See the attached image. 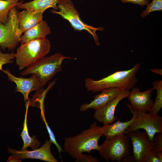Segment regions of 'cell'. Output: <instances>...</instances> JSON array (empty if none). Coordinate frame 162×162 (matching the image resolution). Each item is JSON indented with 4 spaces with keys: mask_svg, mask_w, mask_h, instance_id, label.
<instances>
[{
    "mask_svg": "<svg viewBox=\"0 0 162 162\" xmlns=\"http://www.w3.org/2000/svg\"><path fill=\"white\" fill-rule=\"evenodd\" d=\"M154 90H156L157 94L155 101L150 111L148 113L152 115H158L162 107V81L155 80L153 82Z\"/></svg>",
    "mask_w": 162,
    "mask_h": 162,
    "instance_id": "21",
    "label": "cell"
},
{
    "mask_svg": "<svg viewBox=\"0 0 162 162\" xmlns=\"http://www.w3.org/2000/svg\"><path fill=\"white\" fill-rule=\"evenodd\" d=\"M99 146V153L106 161L134 162L130 154L129 139L124 134L106 139Z\"/></svg>",
    "mask_w": 162,
    "mask_h": 162,
    "instance_id": "4",
    "label": "cell"
},
{
    "mask_svg": "<svg viewBox=\"0 0 162 162\" xmlns=\"http://www.w3.org/2000/svg\"><path fill=\"white\" fill-rule=\"evenodd\" d=\"M0 47V70H3L2 66L6 64L12 63L13 59L15 58L14 52L3 53L1 51Z\"/></svg>",
    "mask_w": 162,
    "mask_h": 162,
    "instance_id": "24",
    "label": "cell"
},
{
    "mask_svg": "<svg viewBox=\"0 0 162 162\" xmlns=\"http://www.w3.org/2000/svg\"><path fill=\"white\" fill-rule=\"evenodd\" d=\"M146 9L142 11L141 16L144 18L150 13L162 10V0H153L152 2L147 5Z\"/></svg>",
    "mask_w": 162,
    "mask_h": 162,
    "instance_id": "22",
    "label": "cell"
},
{
    "mask_svg": "<svg viewBox=\"0 0 162 162\" xmlns=\"http://www.w3.org/2000/svg\"><path fill=\"white\" fill-rule=\"evenodd\" d=\"M51 48L49 40L43 38L21 43L15 57L19 69L21 70L44 57Z\"/></svg>",
    "mask_w": 162,
    "mask_h": 162,
    "instance_id": "3",
    "label": "cell"
},
{
    "mask_svg": "<svg viewBox=\"0 0 162 162\" xmlns=\"http://www.w3.org/2000/svg\"><path fill=\"white\" fill-rule=\"evenodd\" d=\"M126 104L132 114V117L130 119L125 122H121L118 120L112 124H104L102 127L103 136H105L106 139H110L124 134L126 130L135 120L136 115V110L130 104L126 103Z\"/></svg>",
    "mask_w": 162,
    "mask_h": 162,
    "instance_id": "15",
    "label": "cell"
},
{
    "mask_svg": "<svg viewBox=\"0 0 162 162\" xmlns=\"http://www.w3.org/2000/svg\"><path fill=\"white\" fill-rule=\"evenodd\" d=\"M2 71L7 75L9 81L15 83V92H20L26 102L28 100V94L31 92L40 89L45 84L36 74H32L29 78H24L14 76L8 69Z\"/></svg>",
    "mask_w": 162,
    "mask_h": 162,
    "instance_id": "10",
    "label": "cell"
},
{
    "mask_svg": "<svg viewBox=\"0 0 162 162\" xmlns=\"http://www.w3.org/2000/svg\"><path fill=\"white\" fill-rule=\"evenodd\" d=\"M16 7L10 10L5 23L0 22V46L2 50H14L20 42L23 33L18 26Z\"/></svg>",
    "mask_w": 162,
    "mask_h": 162,
    "instance_id": "7",
    "label": "cell"
},
{
    "mask_svg": "<svg viewBox=\"0 0 162 162\" xmlns=\"http://www.w3.org/2000/svg\"><path fill=\"white\" fill-rule=\"evenodd\" d=\"M121 90L117 88H110L102 91V92L94 96L89 103L84 104L80 107L79 110L84 112L89 109L96 110L107 104L119 94Z\"/></svg>",
    "mask_w": 162,
    "mask_h": 162,
    "instance_id": "14",
    "label": "cell"
},
{
    "mask_svg": "<svg viewBox=\"0 0 162 162\" xmlns=\"http://www.w3.org/2000/svg\"><path fill=\"white\" fill-rule=\"evenodd\" d=\"M76 160V162H98L99 160L96 157L90 155L82 154Z\"/></svg>",
    "mask_w": 162,
    "mask_h": 162,
    "instance_id": "26",
    "label": "cell"
},
{
    "mask_svg": "<svg viewBox=\"0 0 162 162\" xmlns=\"http://www.w3.org/2000/svg\"><path fill=\"white\" fill-rule=\"evenodd\" d=\"M154 89L152 88L148 90L140 92L137 87L132 88L128 98L131 106L134 110L146 112L151 110L154 101L151 99L152 93Z\"/></svg>",
    "mask_w": 162,
    "mask_h": 162,
    "instance_id": "13",
    "label": "cell"
},
{
    "mask_svg": "<svg viewBox=\"0 0 162 162\" xmlns=\"http://www.w3.org/2000/svg\"><path fill=\"white\" fill-rule=\"evenodd\" d=\"M52 142L50 140L47 139L43 146L39 148H36L32 151L27 150L18 151L9 148V153L16 154L21 160L26 158L41 160L48 162H58L54 157L51 151Z\"/></svg>",
    "mask_w": 162,
    "mask_h": 162,
    "instance_id": "12",
    "label": "cell"
},
{
    "mask_svg": "<svg viewBox=\"0 0 162 162\" xmlns=\"http://www.w3.org/2000/svg\"><path fill=\"white\" fill-rule=\"evenodd\" d=\"M130 92L129 90H121L116 97L103 107L95 110L93 118L104 124L112 123L116 119L115 112L117 106L122 100L128 97Z\"/></svg>",
    "mask_w": 162,
    "mask_h": 162,
    "instance_id": "11",
    "label": "cell"
},
{
    "mask_svg": "<svg viewBox=\"0 0 162 162\" xmlns=\"http://www.w3.org/2000/svg\"><path fill=\"white\" fill-rule=\"evenodd\" d=\"M135 110L136 117L124 134H126L135 130L143 129L147 132L149 140L153 142L155 134L162 132V117L158 115H152Z\"/></svg>",
    "mask_w": 162,
    "mask_h": 162,
    "instance_id": "8",
    "label": "cell"
},
{
    "mask_svg": "<svg viewBox=\"0 0 162 162\" xmlns=\"http://www.w3.org/2000/svg\"><path fill=\"white\" fill-rule=\"evenodd\" d=\"M50 27L46 21L42 20L35 26L26 31L21 37V43L45 38L51 33Z\"/></svg>",
    "mask_w": 162,
    "mask_h": 162,
    "instance_id": "17",
    "label": "cell"
},
{
    "mask_svg": "<svg viewBox=\"0 0 162 162\" xmlns=\"http://www.w3.org/2000/svg\"><path fill=\"white\" fill-rule=\"evenodd\" d=\"M150 70L151 72L153 73L157 74L160 75H162V69H158L157 68H154V69H150Z\"/></svg>",
    "mask_w": 162,
    "mask_h": 162,
    "instance_id": "29",
    "label": "cell"
},
{
    "mask_svg": "<svg viewBox=\"0 0 162 162\" xmlns=\"http://www.w3.org/2000/svg\"><path fill=\"white\" fill-rule=\"evenodd\" d=\"M57 6L59 10H51L52 13L58 14L68 20L74 30L87 31L93 37L96 45L98 46L100 44L96 32L98 30L103 31V27L94 28L83 22L71 0H60Z\"/></svg>",
    "mask_w": 162,
    "mask_h": 162,
    "instance_id": "6",
    "label": "cell"
},
{
    "mask_svg": "<svg viewBox=\"0 0 162 162\" xmlns=\"http://www.w3.org/2000/svg\"><path fill=\"white\" fill-rule=\"evenodd\" d=\"M103 136L102 127L93 122L89 128L77 135L64 139L63 148L72 158L76 159L83 152L90 153L92 150L98 151V141Z\"/></svg>",
    "mask_w": 162,
    "mask_h": 162,
    "instance_id": "1",
    "label": "cell"
},
{
    "mask_svg": "<svg viewBox=\"0 0 162 162\" xmlns=\"http://www.w3.org/2000/svg\"><path fill=\"white\" fill-rule=\"evenodd\" d=\"M29 101L26 103V112L23 124V129L20 136L23 142V145L21 149L27 150L28 147H30L33 149L37 148L40 145V142L35 136L31 137L29 135L27 124V117Z\"/></svg>",
    "mask_w": 162,
    "mask_h": 162,
    "instance_id": "19",
    "label": "cell"
},
{
    "mask_svg": "<svg viewBox=\"0 0 162 162\" xmlns=\"http://www.w3.org/2000/svg\"><path fill=\"white\" fill-rule=\"evenodd\" d=\"M44 11L33 12L25 9L17 11L18 26L22 33L33 27L43 20Z\"/></svg>",
    "mask_w": 162,
    "mask_h": 162,
    "instance_id": "16",
    "label": "cell"
},
{
    "mask_svg": "<svg viewBox=\"0 0 162 162\" xmlns=\"http://www.w3.org/2000/svg\"><path fill=\"white\" fill-rule=\"evenodd\" d=\"M152 150L154 152L162 151V132L156 133L153 138Z\"/></svg>",
    "mask_w": 162,
    "mask_h": 162,
    "instance_id": "25",
    "label": "cell"
},
{
    "mask_svg": "<svg viewBox=\"0 0 162 162\" xmlns=\"http://www.w3.org/2000/svg\"><path fill=\"white\" fill-rule=\"evenodd\" d=\"M66 59L72 58L58 52L45 57L27 67L20 74L22 76L36 74L46 84L56 73L62 71V63Z\"/></svg>",
    "mask_w": 162,
    "mask_h": 162,
    "instance_id": "5",
    "label": "cell"
},
{
    "mask_svg": "<svg viewBox=\"0 0 162 162\" xmlns=\"http://www.w3.org/2000/svg\"><path fill=\"white\" fill-rule=\"evenodd\" d=\"M60 0H34L24 3H22L16 6L18 9H26L33 12L44 11L50 8L58 10L57 4Z\"/></svg>",
    "mask_w": 162,
    "mask_h": 162,
    "instance_id": "18",
    "label": "cell"
},
{
    "mask_svg": "<svg viewBox=\"0 0 162 162\" xmlns=\"http://www.w3.org/2000/svg\"><path fill=\"white\" fill-rule=\"evenodd\" d=\"M22 0H0V22L5 23L7 21L10 10L22 3Z\"/></svg>",
    "mask_w": 162,
    "mask_h": 162,
    "instance_id": "20",
    "label": "cell"
},
{
    "mask_svg": "<svg viewBox=\"0 0 162 162\" xmlns=\"http://www.w3.org/2000/svg\"><path fill=\"white\" fill-rule=\"evenodd\" d=\"M121 1L123 3H131L142 7L146 5L150 2V0H121Z\"/></svg>",
    "mask_w": 162,
    "mask_h": 162,
    "instance_id": "28",
    "label": "cell"
},
{
    "mask_svg": "<svg viewBox=\"0 0 162 162\" xmlns=\"http://www.w3.org/2000/svg\"><path fill=\"white\" fill-rule=\"evenodd\" d=\"M145 162H161L155 152L152 150L147 155Z\"/></svg>",
    "mask_w": 162,
    "mask_h": 162,
    "instance_id": "27",
    "label": "cell"
},
{
    "mask_svg": "<svg viewBox=\"0 0 162 162\" xmlns=\"http://www.w3.org/2000/svg\"><path fill=\"white\" fill-rule=\"evenodd\" d=\"M41 116L43 120V121L46 126V128L50 136V140L51 141L52 143L55 144L57 147L60 155V157L61 159H62L61 156V153L62 152H64V151L62 150L61 146L59 145L56 141L54 134L53 133L52 131L51 130L49 126H48V124H47V123L46 121L45 115L44 113V111L42 109H41Z\"/></svg>",
    "mask_w": 162,
    "mask_h": 162,
    "instance_id": "23",
    "label": "cell"
},
{
    "mask_svg": "<svg viewBox=\"0 0 162 162\" xmlns=\"http://www.w3.org/2000/svg\"><path fill=\"white\" fill-rule=\"evenodd\" d=\"M131 141L134 162H145L146 158L152 150L154 143L149 139L145 131L136 130L126 134Z\"/></svg>",
    "mask_w": 162,
    "mask_h": 162,
    "instance_id": "9",
    "label": "cell"
},
{
    "mask_svg": "<svg viewBox=\"0 0 162 162\" xmlns=\"http://www.w3.org/2000/svg\"><path fill=\"white\" fill-rule=\"evenodd\" d=\"M140 64H135L128 70L118 71L98 80L86 79L85 86L88 91L96 92L110 88L121 90H129L133 88L138 82L136 74L140 69Z\"/></svg>",
    "mask_w": 162,
    "mask_h": 162,
    "instance_id": "2",
    "label": "cell"
}]
</instances>
